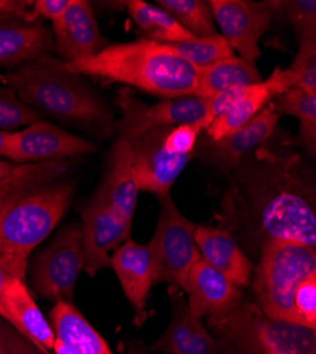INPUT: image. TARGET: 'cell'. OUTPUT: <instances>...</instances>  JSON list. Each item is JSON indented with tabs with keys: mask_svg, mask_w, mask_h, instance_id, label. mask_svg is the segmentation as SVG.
<instances>
[{
	"mask_svg": "<svg viewBox=\"0 0 316 354\" xmlns=\"http://www.w3.org/2000/svg\"><path fill=\"white\" fill-rule=\"evenodd\" d=\"M66 160L23 163L0 180V254L27 259L66 214L73 186Z\"/></svg>",
	"mask_w": 316,
	"mask_h": 354,
	"instance_id": "cell-1",
	"label": "cell"
},
{
	"mask_svg": "<svg viewBox=\"0 0 316 354\" xmlns=\"http://www.w3.org/2000/svg\"><path fill=\"white\" fill-rule=\"evenodd\" d=\"M62 63L74 74L131 85L162 100L197 97V68L167 44L151 40L108 44L84 60Z\"/></svg>",
	"mask_w": 316,
	"mask_h": 354,
	"instance_id": "cell-2",
	"label": "cell"
},
{
	"mask_svg": "<svg viewBox=\"0 0 316 354\" xmlns=\"http://www.w3.org/2000/svg\"><path fill=\"white\" fill-rule=\"evenodd\" d=\"M255 182L247 183L251 216L261 244L292 241L316 248L315 198L298 176L295 159L268 162Z\"/></svg>",
	"mask_w": 316,
	"mask_h": 354,
	"instance_id": "cell-3",
	"label": "cell"
},
{
	"mask_svg": "<svg viewBox=\"0 0 316 354\" xmlns=\"http://www.w3.org/2000/svg\"><path fill=\"white\" fill-rule=\"evenodd\" d=\"M0 82L40 115L64 122L108 129L112 120L108 108L85 85L81 75L63 67L62 60L41 55L16 73L0 75Z\"/></svg>",
	"mask_w": 316,
	"mask_h": 354,
	"instance_id": "cell-4",
	"label": "cell"
},
{
	"mask_svg": "<svg viewBox=\"0 0 316 354\" xmlns=\"http://www.w3.org/2000/svg\"><path fill=\"white\" fill-rule=\"evenodd\" d=\"M207 324L217 343L234 354H316V329L272 319L255 302L243 301Z\"/></svg>",
	"mask_w": 316,
	"mask_h": 354,
	"instance_id": "cell-5",
	"label": "cell"
},
{
	"mask_svg": "<svg viewBox=\"0 0 316 354\" xmlns=\"http://www.w3.org/2000/svg\"><path fill=\"white\" fill-rule=\"evenodd\" d=\"M313 272H316V248L292 241L263 243L260 262L251 277L257 306L272 319L292 322L295 290Z\"/></svg>",
	"mask_w": 316,
	"mask_h": 354,
	"instance_id": "cell-6",
	"label": "cell"
},
{
	"mask_svg": "<svg viewBox=\"0 0 316 354\" xmlns=\"http://www.w3.org/2000/svg\"><path fill=\"white\" fill-rule=\"evenodd\" d=\"M200 132L198 124H186L155 129L129 140L139 192H151L158 198L169 196L196 155Z\"/></svg>",
	"mask_w": 316,
	"mask_h": 354,
	"instance_id": "cell-7",
	"label": "cell"
},
{
	"mask_svg": "<svg viewBox=\"0 0 316 354\" xmlns=\"http://www.w3.org/2000/svg\"><path fill=\"white\" fill-rule=\"evenodd\" d=\"M160 213L148 244L154 265V282L185 289L189 272L200 259L196 244V224L183 216L170 194L159 198Z\"/></svg>",
	"mask_w": 316,
	"mask_h": 354,
	"instance_id": "cell-8",
	"label": "cell"
},
{
	"mask_svg": "<svg viewBox=\"0 0 316 354\" xmlns=\"http://www.w3.org/2000/svg\"><path fill=\"white\" fill-rule=\"evenodd\" d=\"M84 270L81 228H64L35 261L32 283L39 297L48 301L70 302L80 272Z\"/></svg>",
	"mask_w": 316,
	"mask_h": 354,
	"instance_id": "cell-9",
	"label": "cell"
},
{
	"mask_svg": "<svg viewBox=\"0 0 316 354\" xmlns=\"http://www.w3.org/2000/svg\"><path fill=\"white\" fill-rule=\"evenodd\" d=\"M209 100L202 97H182L174 100H162L158 104L148 105L135 98L128 90H121L118 95V105L122 118L118 124L121 140H132L151 131L198 124L203 121L207 111Z\"/></svg>",
	"mask_w": 316,
	"mask_h": 354,
	"instance_id": "cell-10",
	"label": "cell"
},
{
	"mask_svg": "<svg viewBox=\"0 0 316 354\" xmlns=\"http://www.w3.org/2000/svg\"><path fill=\"white\" fill-rule=\"evenodd\" d=\"M220 27L221 36L245 62L254 63L260 57L258 47L274 16L271 2L252 0H210L207 2Z\"/></svg>",
	"mask_w": 316,
	"mask_h": 354,
	"instance_id": "cell-11",
	"label": "cell"
},
{
	"mask_svg": "<svg viewBox=\"0 0 316 354\" xmlns=\"http://www.w3.org/2000/svg\"><path fill=\"white\" fill-rule=\"evenodd\" d=\"M80 228L84 270L93 277L109 267L111 252L129 240L132 225L113 214L94 194L82 210V225Z\"/></svg>",
	"mask_w": 316,
	"mask_h": 354,
	"instance_id": "cell-12",
	"label": "cell"
},
{
	"mask_svg": "<svg viewBox=\"0 0 316 354\" xmlns=\"http://www.w3.org/2000/svg\"><path fill=\"white\" fill-rule=\"evenodd\" d=\"M94 149L95 146L91 142L39 120L13 132L12 145L6 158L23 165L63 160L64 158L91 153Z\"/></svg>",
	"mask_w": 316,
	"mask_h": 354,
	"instance_id": "cell-13",
	"label": "cell"
},
{
	"mask_svg": "<svg viewBox=\"0 0 316 354\" xmlns=\"http://www.w3.org/2000/svg\"><path fill=\"white\" fill-rule=\"evenodd\" d=\"M183 290L190 313L206 320L230 313L244 301L241 288L202 258L193 265Z\"/></svg>",
	"mask_w": 316,
	"mask_h": 354,
	"instance_id": "cell-14",
	"label": "cell"
},
{
	"mask_svg": "<svg viewBox=\"0 0 316 354\" xmlns=\"http://www.w3.org/2000/svg\"><path fill=\"white\" fill-rule=\"evenodd\" d=\"M51 24L55 50L67 63L84 60L108 46L87 0H71L67 10Z\"/></svg>",
	"mask_w": 316,
	"mask_h": 354,
	"instance_id": "cell-15",
	"label": "cell"
},
{
	"mask_svg": "<svg viewBox=\"0 0 316 354\" xmlns=\"http://www.w3.org/2000/svg\"><path fill=\"white\" fill-rule=\"evenodd\" d=\"M279 113L271 101L258 112L252 120L234 132L220 140H206L200 145V153L203 158L221 169H232L241 163V160L255 147L263 145L274 133Z\"/></svg>",
	"mask_w": 316,
	"mask_h": 354,
	"instance_id": "cell-16",
	"label": "cell"
},
{
	"mask_svg": "<svg viewBox=\"0 0 316 354\" xmlns=\"http://www.w3.org/2000/svg\"><path fill=\"white\" fill-rule=\"evenodd\" d=\"M291 81L285 70L275 68L263 82L247 88L245 94L206 128L209 140H220L245 127L274 98L290 90Z\"/></svg>",
	"mask_w": 316,
	"mask_h": 354,
	"instance_id": "cell-17",
	"label": "cell"
},
{
	"mask_svg": "<svg viewBox=\"0 0 316 354\" xmlns=\"http://www.w3.org/2000/svg\"><path fill=\"white\" fill-rule=\"evenodd\" d=\"M138 193L131 145L127 140L118 139L113 146L105 179L95 194L113 214L132 225Z\"/></svg>",
	"mask_w": 316,
	"mask_h": 354,
	"instance_id": "cell-18",
	"label": "cell"
},
{
	"mask_svg": "<svg viewBox=\"0 0 316 354\" xmlns=\"http://www.w3.org/2000/svg\"><path fill=\"white\" fill-rule=\"evenodd\" d=\"M200 258L237 286L250 285L252 262L240 248L232 232L210 225H197L194 232Z\"/></svg>",
	"mask_w": 316,
	"mask_h": 354,
	"instance_id": "cell-19",
	"label": "cell"
},
{
	"mask_svg": "<svg viewBox=\"0 0 316 354\" xmlns=\"http://www.w3.org/2000/svg\"><path fill=\"white\" fill-rule=\"evenodd\" d=\"M174 299L170 322L154 348L165 354H219L220 346L207 330L205 319L190 313L180 297Z\"/></svg>",
	"mask_w": 316,
	"mask_h": 354,
	"instance_id": "cell-20",
	"label": "cell"
},
{
	"mask_svg": "<svg viewBox=\"0 0 316 354\" xmlns=\"http://www.w3.org/2000/svg\"><path fill=\"white\" fill-rule=\"evenodd\" d=\"M109 267L117 274L127 299L136 313L147 306L154 282V265L148 245L131 240L113 251Z\"/></svg>",
	"mask_w": 316,
	"mask_h": 354,
	"instance_id": "cell-21",
	"label": "cell"
},
{
	"mask_svg": "<svg viewBox=\"0 0 316 354\" xmlns=\"http://www.w3.org/2000/svg\"><path fill=\"white\" fill-rule=\"evenodd\" d=\"M51 46V32L43 23L0 16V67L33 62L46 55Z\"/></svg>",
	"mask_w": 316,
	"mask_h": 354,
	"instance_id": "cell-22",
	"label": "cell"
},
{
	"mask_svg": "<svg viewBox=\"0 0 316 354\" xmlns=\"http://www.w3.org/2000/svg\"><path fill=\"white\" fill-rule=\"evenodd\" d=\"M5 304L9 323L13 324L23 336L33 342L41 351L53 354L55 335L50 322L43 316L23 279H10L5 293Z\"/></svg>",
	"mask_w": 316,
	"mask_h": 354,
	"instance_id": "cell-23",
	"label": "cell"
},
{
	"mask_svg": "<svg viewBox=\"0 0 316 354\" xmlns=\"http://www.w3.org/2000/svg\"><path fill=\"white\" fill-rule=\"evenodd\" d=\"M50 324L55 339L80 354H113L104 337L91 326L71 302H57L50 312Z\"/></svg>",
	"mask_w": 316,
	"mask_h": 354,
	"instance_id": "cell-24",
	"label": "cell"
},
{
	"mask_svg": "<svg viewBox=\"0 0 316 354\" xmlns=\"http://www.w3.org/2000/svg\"><path fill=\"white\" fill-rule=\"evenodd\" d=\"M263 81L254 63L245 62L234 54L197 70V97L210 100L228 90L255 85Z\"/></svg>",
	"mask_w": 316,
	"mask_h": 354,
	"instance_id": "cell-25",
	"label": "cell"
},
{
	"mask_svg": "<svg viewBox=\"0 0 316 354\" xmlns=\"http://www.w3.org/2000/svg\"><path fill=\"white\" fill-rule=\"evenodd\" d=\"M127 9L136 27L145 36V40L171 44L194 39L166 10L156 5L147 3L143 0H129L127 2Z\"/></svg>",
	"mask_w": 316,
	"mask_h": 354,
	"instance_id": "cell-26",
	"label": "cell"
},
{
	"mask_svg": "<svg viewBox=\"0 0 316 354\" xmlns=\"http://www.w3.org/2000/svg\"><path fill=\"white\" fill-rule=\"evenodd\" d=\"M279 115H291L299 121V139L313 155L316 147V94L290 88L272 100Z\"/></svg>",
	"mask_w": 316,
	"mask_h": 354,
	"instance_id": "cell-27",
	"label": "cell"
},
{
	"mask_svg": "<svg viewBox=\"0 0 316 354\" xmlns=\"http://www.w3.org/2000/svg\"><path fill=\"white\" fill-rule=\"evenodd\" d=\"M197 39L219 35L207 2L202 0H159L156 3Z\"/></svg>",
	"mask_w": 316,
	"mask_h": 354,
	"instance_id": "cell-28",
	"label": "cell"
},
{
	"mask_svg": "<svg viewBox=\"0 0 316 354\" xmlns=\"http://www.w3.org/2000/svg\"><path fill=\"white\" fill-rule=\"evenodd\" d=\"M167 46L174 48L183 60H186L197 70L205 68L220 60H224L227 57L234 55L233 48L230 47V44L221 35L203 39L194 37L187 41L171 43Z\"/></svg>",
	"mask_w": 316,
	"mask_h": 354,
	"instance_id": "cell-29",
	"label": "cell"
},
{
	"mask_svg": "<svg viewBox=\"0 0 316 354\" xmlns=\"http://www.w3.org/2000/svg\"><path fill=\"white\" fill-rule=\"evenodd\" d=\"M272 12L288 21L299 37V41L316 40V2L315 0H286L271 2Z\"/></svg>",
	"mask_w": 316,
	"mask_h": 354,
	"instance_id": "cell-30",
	"label": "cell"
},
{
	"mask_svg": "<svg viewBox=\"0 0 316 354\" xmlns=\"http://www.w3.org/2000/svg\"><path fill=\"white\" fill-rule=\"evenodd\" d=\"M40 120V113L19 100L8 86H0V129L15 132Z\"/></svg>",
	"mask_w": 316,
	"mask_h": 354,
	"instance_id": "cell-31",
	"label": "cell"
},
{
	"mask_svg": "<svg viewBox=\"0 0 316 354\" xmlns=\"http://www.w3.org/2000/svg\"><path fill=\"white\" fill-rule=\"evenodd\" d=\"M285 73L292 88L316 94V40L299 41V50Z\"/></svg>",
	"mask_w": 316,
	"mask_h": 354,
	"instance_id": "cell-32",
	"label": "cell"
},
{
	"mask_svg": "<svg viewBox=\"0 0 316 354\" xmlns=\"http://www.w3.org/2000/svg\"><path fill=\"white\" fill-rule=\"evenodd\" d=\"M292 323L316 329V272L306 277L295 290Z\"/></svg>",
	"mask_w": 316,
	"mask_h": 354,
	"instance_id": "cell-33",
	"label": "cell"
},
{
	"mask_svg": "<svg viewBox=\"0 0 316 354\" xmlns=\"http://www.w3.org/2000/svg\"><path fill=\"white\" fill-rule=\"evenodd\" d=\"M0 354H47L0 316Z\"/></svg>",
	"mask_w": 316,
	"mask_h": 354,
	"instance_id": "cell-34",
	"label": "cell"
},
{
	"mask_svg": "<svg viewBox=\"0 0 316 354\" xmlns=\"http://www.w3.org/2000/svg\"><path fill=\"white\" fill-rule=\"evenodd\" d=\"M26 268H27V259L0 254V316L8 322H9V315L5 304V293H6L8 283L13 278H19L24 281Z\"/></svg>",
	"mask_w": 316,
	"mask_h": 354,
	"instance_id": "cell-35",
	"label": "cell"
},
{
	"mask_svg": "<svg viewBox=\"0 0 316 354\" xmlns=\"http://www.w3.org/2000/svg\"><path fill=\"white\" fill-rule=\"evenodd\" d=\"M35 2L30 0H0V16L15 17L27 23L39 21L36 17Z\"/></svg>",
	"mask_w": 316,
	"mask_h": 354,
	"instance_id": "cell-36",
	"label": "cell"
},
{
	"mask_svg": "<svg viewBox=\"0 0 316 354\" xmlns=\"http://www.w3.org/2000/svg\"><path fill=\"white\" fill-rule=\"evenodd\" d=\"M70 3L71 0H36V17L37 20L46 19L54 21L67 10Z\"/></svg>",
	"mask_w": 316,
	"mask_h": 354,
	"instance_id": "cell-37",
	"label": "cell"
},
{
	"mask_svg": "<svg viewBox=\"0 0 316 354\" xmlns=\"http://www.w3.org/2000/svg\"><path fill=\"white\" fill-rule=\"evenodd\" d=\"M12 139H13V132L0 129V156H5V158L8 156L10 145H12Z\"/></svg>",
	"mask_w": 316,
	"mask_h": 354,
	"instance_id": "cell-38",
	"label": "cell"
},
{
	"mask_svg": "<svg viewBox=\"0 0 316 354\" xmlns=\"http://www.w3.org/2000/svg\"><path fill=\"white\" fill-rule=\"evenodd\" d=\"M53 354H80L78 351H75L73 347H70L68 344L63 343L62 340L55 339L54 342V347H53Z\"/></svg>",
	"mask_w": 316,
	"mask_h": 354,
	"instance_id": "cell-39",
	"label": "cell"
},
{
	"mask_svg": "<svg viewBox=\"0 0 316 354\" xmlns=\"http://www.w3.org/2000/svg\"><path fill=\"white\" fill-rule=\"evenodd\" d=\"M13 167H15V165H10L8 162L0 160V180H3L5 177L13 170Z\"/></svg>",
	"mask_w": 316,
	"mask_h": 354,
	"instance_id": "cell-40",
	"label": "cell"
},
{
	"mask_svg": "<svg viewBox=\"0 0 316 354\" xmlns=\"http://www.w3.org/2000/svg\"><path fill=\"white\" fill-rule=\"evenodd\" d=\"M128 354H149L142 346H132Z\"/></svg>",
	"mask_w": 316,
	"mask_h": 354,
	"instance_id": "cell-41",
	"label": "cell"
}]
</instances>
